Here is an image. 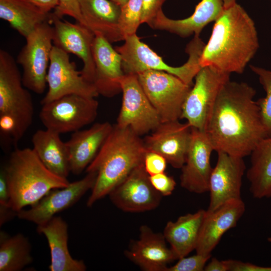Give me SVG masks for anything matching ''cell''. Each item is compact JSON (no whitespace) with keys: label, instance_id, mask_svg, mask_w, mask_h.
<instances>
[{"label":"cell","instance_id":"45","mask_svg":"<svg viewBox=\"0 0 271 271\" xmlns=\"http://www.w3.org/2000/svg\"><path fill=\"white\" fill-rule=\"evenodd\" d=\"M267 241H268L269 242H270V243H271V237H269L267 238Z\"/></svg>","mask_w":271,"mask_h":271},{"label":"cell","instance_id":"38","mask_svg":"<svg viewBox=\"0 0 271 271\" xmlns=\"http://www.w3.org/2000/svg\"><path fill=\"white\" fill-rule=\"evenodd\" d=\"M224 261L228 271H271V266H262L234 259L224 260Z\"/></svg>","mask_w":271,"mask_h":271},{"label":"cell","instance_id":"29","mask_svg":"<svg viewBox=\"0 0 271 271\" xmlns=\"http://www.w3.org/2000/svg\"><path fill=\"white\" fill-rule=\"evenodd\" d=\"M246 177L256 199L271 198V135L263 139L250 154Z\"/></svg>","mask_w":271,"mask_h":271},{"label":"cell","instance_id":"17","mask_svg":"<svg viewBox=\"0 0 271 271\" xmlns=\"http://www.w3.org/2000/svg\"><path fill=\"white\" fill-rule=\"evenodd\" d=\"M209 179L208 212L230 200L241 199L242 180L246 169L243 158L223 152H218Z\"/></svg>","mask_w":271,"mask_h":271},{"label":"cell","instance_id":"43","mask_svg":"<svg viewBox=\"0 0 271 271\" xmlns=\"http://www.w3.org/2000/svg\"><path fill=\"white\" fill-rule=\"evenodd\" d=\"M237 0H222L224 8H228L236 3Z\"/></svg>","mask_w":271,"mask_h":271},{"label":"cell","instance_id":"2","mask_svg":"<svg viewBox=\"0 0 271 271\" xmlns=\"http://www.w3.org/2000/svg\"><path fill=\"white\" fill-rule=\"evenodd\" d=\"M258 48L254 23L236 3L224 8L215 21L199 64L201 67L211 66L229 74H242Z\"/></svg>","mask_w":271,"mask_h":271},{"label":"cell","instance_id":"37","mask_svg":"<svg viewBox=\"0 0 271 271\" xmlns=\"http://www.w3.org/2000/svg\"><path fill=\"white\" fill-rule=\"evenodd\" d=\"M166 0H143L141 24L146 23L149 26L161 11Z\"/></svg>","mask_w":271,"mask_h":271},{"label":"cell","instance_id":"26","mask_svg":"<svg viewBox=\"0 0 271 271\" xmlns=\"http://www.w3.org/2000/svg\"><path fill=\"white\" fill-rule=\"evenodd\" d=\"M206 213V210L200 209L166 224L163 234L177 259L195 250Z\"/></svg>","mask_w":271,"mask_h":271},{"label":"cell","instance_id":"25","mask_svg":"<svg viewBox=\"0 0 271 271\" xmlns=\"http://www.w3.org/2000/svg\"><path fill=\"white\" fill-rule=\"evenodd\" d=\"M84 26L113 43L124 40L119 28L120 7L110 0H81Z\"/></svg>","mask_w":271,"mask_h":271},{"label":"cell","instance_id":"22","mask_svg":"<svg viewBox=\"0 0 271 271\" xmlns=\"http://www.w3.org/2000/svg\"><path fill=\"white\" fill-rule=\"evenodd\" d=\"M113 125L109 122H97L90 128L73 132L66 142L70 173L80 174L93 160L110 133Z\"/></svg>","mask_w":271,"mask_h":271},{"label":"cell","instance_id":"8","mask_svg":"<svg viewBox=\"0 0 271 271\" xmlns=\"http://www.w3.org/2000/svg\"><path fill=\"white\" fill-rule=\"evenodd\" d=\"M98 105L95 98L69 94L43 104L39 117L46 129L73 132L94 121Z\"/></svg>","mask_w":271,"mask_h":271},{"label":"cell","instance_id":"9","mask_svg":"<svg viewBox=\"0 0 271 271\" xmlns=\"http://www.w3.org/2000/svg\"><path fill=\"white\" fill-rule=\"evenodd\" d=\"M17 63L22 67L24 86L37 94L44 92L50 55L53 47V27L50 21L39 26L26 38Z\"/></svg>","mask_w":271,"mask_h":271},{"label":"cell","instance_id":"24","mask_svg":"<svg viewBox=\"0 0 271 271\" xmlns=\"http://www.w3.org/2000/svg\"><path fill=\"white\" fill-rule=\"evenodd\" d=\"M38 233L43 234L50 251L51 271H85L86 264L82 260L74 259L68 247V226L61 217L55 216L44 224L37 226Z\"/></svg>","mask_w":271,"mask_h":271},{"label":"cell","instance_id":"40","mask_svg":"<svg viewBox=\"0 0 271 271\" xmlns=\"http://www.w3.org/2000/svg\"><path fill=\"white\" fill-rule=\"evenodd\" d=\"M42 11L50 13L58 5V0H27Z\"/></svg>","mask_w":271,"mask_h":271},{"label":"cell","instance_id":"20","mask_svg":"<svg viewBox=\"0 0 271 271\" xmlns=\"http://www.w3.org/2000/svg\"><path fill=\"white\" fill-rule=\"evenodd\" d=\"M245 211V205L242 199L227 201L213 211L206 210L195 249L196 253L211 255L223 234L236 226Z\"/></svg>","mask_w":271,"mask_h":271},{"label":"cell","instance_id":"27","mask_svg":"<svg viewBox=\"0 0 271 271\" xmlns=\"http://www.w3.org/2000/svg\"><path fill=\"white\" fill-rule=\"evenodd\" d=\"M60 134L46 128L37 130L32 137V149L50 171L67 179L70 173L69 153Z\"/></svg>","mask_w":271,"mask_h":271},{"label":"cell","instance_id":"30","mask_svg":"<svg viewBox=\"0 0 271 271\" xmlns=\"http://www.w3.org/2000/svg\"><path fill=\"white\" fill-rule=\"evenodd\" d=\"M32 246L23 233L0 232V271H20L33 261Z\"/></svg>","mask_w":271,"mask_h":271},{"label":"cell","instance_id":"3","mask_svg":"<svg viewBox=\"0 0 271 271\" xmlns=\"http://www.w3.org/2000/svg\"><path fill=\"white\" fill-rule=\"evenodd\" d=\"M144 140L128 127L112 129L86 172L97 174L86 205L92 207L109 193L136 167L143 164L147 151Z\"/></svg>","mask_w":271,"mask_h":271},{"label":"cell","instance_id":"36","mask_svg":"<svg viewBox=\"0 0 271 271\" xmlns=\"http://www.w3.org/2000/svg\"><path fill=\"white\" fill-rule=\"evenodd\" d=\"M149 178L154 189L163 197L171 195L175 189V179L165 172L149 176Z\"/></svg>","mask_w":271,"mask_h":271},{"label":"cell","instance_id":"28","mask_svg":"<svg viewBox=\"0 0 271 271\" xmlns=\"http://www.w3.org/2000/svg\"><path fill=\"white\" fill-rule=\"evenodd\" d=\"M50 17L27 0H0V18L25 38Z\"/></svg>","mask_w":271,"mask_h":271},{"label":"cell","instance_id":"18","mask_svg":"<svg viewBox=\"0 0 271 271\" xmlns=\"http://www.w3.org/2000/svg\"><path fill=\"white\" fill-rule=\"evenodd\" d=\"M192 127L179 120L161 122L144 140L147 150L163 156L175 169L184 165L189 148Z\"/></svg>","mask_w":271,"mask_h":271},{"label":"cell","instance_id":"39","mask_svg":"<svg viewBox=\"0 0 271 271\" xmlns=\"http://www.w3.org/2000/svg\"><path fill=\"white\" fill-rule=\"evenodd\" d=\"M10 199L9 186L6 178L4 168L0 171V206L9 207Z\"/></svg>","mask_w":271,"mask_h":271},{"label":"cell","instance_id":"35","mask_svg":"<svg viewBox=\"0 0 271 271\" xmlns=\"http://www.w3.org/2000/svg\"><path fill=\"white\" fill-rule=\"evenodd\" d=\"M167 164L166 159L160 154L147 150L144 158L143 165L149 176L165 172Z\"/></svg>","mask_w":271,"mask_h":271},{"label":"cell","instance_id":"31","mask_svg":"<svg viewBox=\"0 0 271 271\" xmlns=\"http://www.w3.org/2000/svg\"><path fill=\"white\" fill-rule=\"evenodd\" d=\"M143 0H128L120 7L118 28L124 40L136 34L141 24Z\"/></svg>","mask_w":271,"mask_h":271},{"label":"cell","instance_id":"6","mask_svg":"<svg viewBox=\"0 0 271 271\" xmlns=\"http://www.w3.org/2000/svg\"><path fill=\"white\" fill-rule=\"evenodd\" d=\"M124 44L115 48L122 57V67L124 74H134L146 70L164 71L176 76L188 85L192 86L193 80L201 67L199 64L205 44L199 36H194L188 44L186 52L187 61L179 67L166 64L156 52L142 42L137 35L126 37Z\"/></svg>","mask_w":271,"mask_h":271},{"label":"cell","instance_id":"33","mask_svg":"<svg viewBox=\"0 0 271 271\" xmlns=\"http://www.w3.org/2000/svg\"><path fill=\"white\" fill-rule=\"evenodd\" d=\"M211 257L197 253L178 259L173 265L168 266L166 271H202Z\"/></svg>","mask_w":271,"mask_h":271},{"label":"cell","instance_id":"16","mask_svg":"<svg viewBox=\"0 0 271 271\" xmlns=\"http://www.w3.org/2000/svg\"><path fill=\"white\" fill-rule=\"evenodd\" d=\"M213 147L205 131L192 127V134L185 162L182 167L180 185L190 192L203 194L209 191L213 169L210 157Z\"/></svg>","mask_w":271,"mask_h":271},{"label":"cell","instance_id":"34","mask_svg":"<svg viewBox=\"0 0 271 271\" xmlns=\"http://www.w3.org/2000/svg\"><path fill=\"white\" fill-rule=\"evenodd\" d=\"M81 0H58V5L53 14L62 19L64 16H69L74 19L77 23L84 25L81 11Z\"/></svg>","mask_w":271,"mask_h":271},{"label":"cell","instance_id":"11","mask_svg":"<svg viewBox=\"0 0 271 271\" xmlns=\"http://www.w3.org/2000/svg\"><path fill=\"white\" fill-rule=\"evenodd\" d=\"M119 84L122 99L116 124L128 127L140 137L152 131L161 120L143 89L137 74H124Z\"/></svg>","mask_w":271,"mask_h":271},{"label":"cell","instance_id":"32","mask_svg":"<svg viewBox=\"0 0 271 271\" xmlns=\"http://www.w3.org/2000/svg\"><path fill=\"white\" fill-rule=\"evenodd\" d=\"M250 69L258 78L259 83L265 92V96L257 102L260 108L262 120L269 136L271 135V70L250 66Z\"/></svg>","mask_w":271,"mask_h":271},{"label":"cell","instance_id":"42","mask_svg":"<svg viewBox=\"0 0 271 271\" xmlns=\"http://www.w3.org/2000/svg\"><path fill=\"white\" fill-rule=\"evenodd\" d=\"M205 271H228L224 260H219L215 257L212 258L210 262L206 264Z\"/></svg>","mask_w":271,"mask_h":271},{"label":"cell","instance_id":"5","mask_svg":"<svg viewBox=\"0 0 271 271\" xmlns=\"http://www.w3.org/2000/svg\"><path fill=\"white\" fill-rule=\"evenodd\" d=\"M22 82L17 61L0 50V130L17 144L32 123L34 109L31 94Z\"/></svg>","mask_w":271,"mask_h":271},{"label":"cell","instance_id":"12","mask_svg":"<svg viewBox=\"0 0 271 271\" xmlns=\"http://www.w3.org/2000/svg\"><path fill=\"white\" fill-rule=\"evenodd\" d=\"M47 83L48 89L41 101L42 105L69 94L92 98L99 95L95 85L77 70L69 54L54 45L50 55Z\"/></svg>","mask_w":271,"mask_h":271},{"label":"cell","instance_id":"7","mask_svg":"<svg viewBox=\"0 0 271 271\" xmlns=\"http://www.w3.org/2000/svg\"><path fill=\"white\" fill-rule=\"evenodd\" d=\"M137 74L161 122L181 119L184 102L193 85L164 71L149 70Z\"/></svg>","mask_w":271,"mask_h":271},{"label":"cell","instance_id":"13","mask_svg":"<svg viewBox=\"0 0 271 271\" xmlns=\"http://www.w3.org/2000/svg\"><path fill=\"white\" fill-rule=\"evenodd\" d=\"M96 177V172H86L82 179L70 183L66 187L51 190L30 206L29 209L18 212L17 217L33 222L37 226L45 224L56 214L72 206L88 190H91Z\"/></svg>","mask_w":271,"mask_h":271},{"label":"cell","instance_id":"1","mask_svg":"<svg viewBox=\"0 0 271 271\" xmlns=\"http://www.w3.org/2000/svg\"><path fill=\"white\" fill-rule=\"evenodd\" d=\"M255 94L245 82L229 80L222 87L205 130L214 151L243 158L269 136Z\"/></svg>","mask_w":271,"mask_h":271},{"label":"cell","instance_id":"46","mask_svg":"<svg viewBox=\"0 0 271 271\" xmlns=\"http://www.w3.org/2000/svg\"><path fill=\"white\" fill-rule=\"evenodd\" d=\"M271 1V0H270Z\"/></svg>","mask_w":271,"mask_h":271},{"label":"cell","instance_id":"23","mask_svg":"<svg viewBox=\"0 0 271 271\" xmlns=\"http://www.w3.org/2000/svg\"><path fill=\"white\" fill-rule=\"evenodd\" d=\"M223 9L222 0H201L190 17L173 20L167 17L161 10L150 27L154 29L166 31L183 38L193 34L199 36L206 25L216 21Z\"/></svg>","mask_w":271,"mask_h":271},{"label":"cell","instance_id":"19","mask_svg":"<svg viewBox=\"0 0 271 271\" xmlns=\"http://www.w3.org/2000/svg\"><path fill=\"white\" fill-rule=\"evenodd\" d=\"M139 237L133 241L124 254L144 271H166L168 264L177 258L163 233L154 232L149 226L140 227Z\"/></svg>","mask_w":271,"mask_h":271},{"label":"cell","instance_id":"44","mask_svg":"<svg viewBox=\"0 0 271 271\" xmlns=\"http://www.w3.org/2000/svg\"><path fill=\"white\" fill-rule=\"evenodd\" d=\"M119 7H121L126 4L128 0H110Z\"/></svg>","mask_w":271,"mask_h":271},{"label":"cell","instance_id":"10","mask_svg":"<svg viewBox=\"0 0 271 271\" xmlns=\"http://www.w3.org/2000/svg\"><path fill=\"white\" fill-rule=\"evenodd\" d=\"M230 74L211 66L201 68L183 104L181 119L192 127L205 131L215 100Z\"/></svg>","mask_w":271,"mask_h":271},{"label":"cell","instance_id":"21","mask_svg":"<svg viewBox=\"0 0 271 271\" xmlns=\"http://www.w3.org/2000/svg\"><path fill=\"white\" fill-rule=\"evenodd\" d=\"M92 53L95 67L94 85L99 94L106 97L116 95L121 91L119 80L124 75L120 54L99 35H95Z\"/></svg>","mask_w":271,"mask_h":271},{"label":"cell","instance_id":"15","mask_svg":"<svg viewBox=\"0 0 271 271\" xmlns=\"http://www.w3.org/2000/svg\"><path fill=\"white\" fill-rule=\"evenodd\" d=\"M53 45L77 56L83 63L82 76L94 84L95 67L92 47L94 34L85 26L63 20L51 14Z\"/></svg>","mask_w":271,"mask_h":271},{"label":"cell","instance_id":"4","mask_svg":"<svg viewBox=\"0 0 271 271\" xmlns=\"http://www.w3.org/2000/svg\"><path fill=\"white\" fill-rule=\"evenodd\" d=\"M9 186V207L16 212L36 203L51 190L70 182L50 171L33 149H16L4 167Z\"/></svg>","mask_w":271,"mask_h":271},{"label":"cell","instance_id":"14","mask_svg":"<svg viewBox=\"0 0 271 271\" xmlns=\"http://www.w3.org/2000/svg\"><path fill=\"white\" fill-rule=\"evenodd\" d=\"M108 196L117 208L130 213L154 210L163 197L152 186L143 164L134 169Z\"/></svg>","mask_w":271,"mask_h":271},{"label":"cell","instance_id":"41","mask_svg":"<svg viewBox=\"0 0 271 271\" xmlns=\"http://www.w3.org/2000/svg\"><path fill=\"white\" fill-rule=\"evenodd\" d=\"M17 213L9 206H0V226L17 216Z\"/></svg>","mask_w":271,"mask_h":271}]
</instances>
